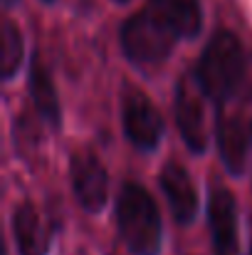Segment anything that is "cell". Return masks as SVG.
Returning a JSON list of instances; mask_svg holds the SVG:
<instances>
[{
	"instance_id": "obj_8",
	"label": "cell",
	"mask_w": 252,
	"mask_h": 255,
	"mask_svg": "<svg viewBox=\"0 0 252 255\" xmlns=\"http://www.w3.org/2000/svg\"><path fill=\"white\" fill-rule=\"evenodd\" d=\"M159 186L166 196L173 221L178 226H190L198 216V191L188 171L175 161H168L164 171L159 173Z\"/></svg>"
},
{
	"instance_id": "obj_6",
	"label": "cell",
	"mask_w": 252,
	"mask_h": 255,
	"mask_svg": "<svg viewBox=\"0 0 252 255\" xmlns=\"http://www.w3.org/2000/svg\"><path fill=\"white\" fill-rule=\"evenodd\" d=\"M70 181L77 203L86 213H99L106 206L109 198V173L104 164L89 154V151H77L70 159Z\"/></svg>"
},
{
	"instance_id": "obj_14",
	"label": "cell",
	"mask_w": 252,
	"mask_h": 255,
	"mask_svg": "<svg viewBox=\"0 0 252 255\" xmlns=\"http://www.w3.org/2000/svg\"><path fill=\"white\" fill-rule=\"evenodd\" d=\"M17 2H20V0H2V7H5V10H12Z\"/></svg>"
},
{
	"instance_id": "obj_11",
	"label": "cell",
	"mask_w": 252,
	"mask_h": 255,
	"mask_svg": "<svg viewBox=\"0 0 252 255\" xmlns=\"http://www.w3.org/2000/svg\"><path fill=\"white\" fill-rule=\"evenodd\" d=\"M27 89H30V99L35 104V112L37 117L57 129L62 124V112H60V99H57V89H55V82H52V75L50 70L45 67L40 52H35L32 62H30V77H27Z\"/></svg>"
},
{
	"instance_id": "obj_17",
	"label": "cell",
	"mask_w": 252,
	"mask_h": 255,
	"mask_svg": "<svg viewBox=\"0 0 252 255\" xmlns=\"http://www.w3.org/2000/svg\"><path fill=\"white\" fill-rule=\"evenodd\" d=\"M119 2H126V0H119Z\"/></svg>"
},
{
	"instance_id": "obj_9",
	"label": "cell",
	"mask_w": 252,
	"mask_h": 255,
	"mask_svg": "<svg viewBox=\"0 0 252 255\" xmlns=\"http://www.w3.org/2000/svg\"><path fill=\"white\" fill-rule=\"evenodd\" d=\"M218 151H220V161L228 169V173L240 176L245 171L248 154H250V131L238 114L220 112V117H218Z\"/></svg>"
},
{
	"instance_id": "obj_3",
	"label": "cell",
	"mask_w": 252,
	"mask_h": 255,
	"mask_svg": "<svg viewBox=\"0 0 252 255\" xmlns=\"http://www.w3.org/2000/svg\"><path fill=\"white\" fill-rule=\"evenodd\" d=\"M178 40H183V37L175 32V27L166 17H161L151 5H146L141 12L131 15L129 20H124V25L119 30L121 50H124L126 60L136 67L164 65L170 57Z\"/></svg>"
},
{
	"instance_id": "obj_7",
	"label": "cell",
	"mask_w": 252,
	"mask_h": 255,
	"mask_svg": "<svg viewBox=\"0 0 252 255\" xmlns=\"http://www.w3.org/2000/svg\"><path fill=\"white\" fill-rule=\"evenodd\" d=\"M208 228L213 255H240L238 206L225 186H213L208 196Z\"/></svg>"
},
{
	"instance_id": "obj_12",
	"label": "cell",
	"mask_w": 252,
	"mask_h": 255,
	"mask_svg": "<svg viewBox=\"0 0 252 255\" xmlns=\"http://www.w3.org/2000/svg\"><path fill=\"white\" fill-rule=\"evenodd\" d=\"M149 5L166 17L183 40H195L203 30L200 0H149Z\"/></svg>"
},
{
	"instance_id": "obj_4",
	"label": "cell",
	"mask_w": 252,
	"mask_h": 255,
	"mask_svg": "<svg viewBox=\"0 0 252 255\" xmlns=\"http://www.w3.org/2000/svg\"><path fill=\"white\" fill-rule=\"evenodd\" d=\"M121 127L134 149L151 154L164 139V117L141 89H126L121 97Z\"/></svg>"
},
{
	"instance_id": "obj_10",
	"label": "cell",
	"mask_w": 252,
	"mask_h": 255,
	"mask_svg": "<svg viewBox=\"0 0 252 255\" xmlns=\"http://www.w3.org/2000/svg\"><path fill=\"white\" fill-rule=\"evenodd\" d=\"M12 238L17 255H47L50 251V231L32 203H20L12 211Z\"/></svg>"
},
{
	"instance_id": "obj_16",
	"label": "cell",
	"mask_w": 252,
	"mask_h": 255,
	"mask_svg": "<svg viewBox=\"0 0 252 255\" xmlns=\"http://www.w3.org/2000/svg\"><path fill=\"white\" fill-rule=\"evenodd\" d=\"M250 255H252V246H250Z\"/></svg>"
},
{
	"instance_id": "obj_5",
	"label": "cell",
	"mask_w": 252,
	"mask_h": 255,
	"mask_svg": "<svg viewBox=\"0 0 252 255\" xmlns=\"http://www.w3.org/2000/svg\"><path fill=\"white\" fill-rule=\"evenodd\" d=\"M203 89L200 85L190 82L188 77H183L175 85V99H173V109H175V124L178 131L185 141V146L193 154H203L208 149V131H205V112H203Z\"/></svg>"
},
{
	"instance_id": "obj_13",
	"label": "cell",
	"mask_w": 252,
	"mask_h": 255,
	"mask_svg": "<svg viewBox=\"0 0 252 255\" xmlns=\"http://www.w3.org/2000/svg\"><path fill=\"white\" fill-rule=\"evenodd\" d=\"M22 57H25L22 32L10 17H5L0 25V75L5 82H10L20 72Z\"/></svg>"
},
{
	"instance_id": "obj_1",
	"label": "cell",
	"mask_w": 252,
	"mask_h": 255,
	"mask_svg": "<svg viewBox=\"0 0 252 255\" xmlns=\"http://www.w3.org/2000/svg\"><path fill=\"white\" fill-rule=\"evenodd\" d=\"M248 77L250 62L240 37L230 30H218L195 65V82L200 85L203 94L215 107H223L240 94Z\"/></svg>"
},
{
	"instance_id": "obj_15",
	"label": "cell",
	"mask_w": 252,
	"mask_h": 255,
	"mask_svg": "<svg viewBox=\"0 0 252 255\" xmlns=\"http://www.w3.org/2000/svg\"><path fill=\"white\" fill-rule=\"evenodd\" d=\"M42 2H45V5H55L57 0H42Z\"/></svg>"
},
{
	"instance_id": "obj_2",
	"label": "cell",
	"mask_w": 252,
	"mask_h": 255,
	"mask_svg": "<svg viewBox=\"0 0 252 255\" xmlns=\"http://www.w3.org/2000/svg\"><path fill=\"white\" fill-rule=\"evenodd\" d=\"M116 226L119 236L134 255L161 253V216L156 201L141 183H124L116 198Z\"/></svg>"
}]
</instances>
